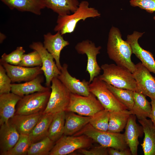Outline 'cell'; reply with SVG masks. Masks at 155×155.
I'll return each mask as SVG.
<instances>
[{
  "label": "cell",
  "instance_id": "6da1fadb",
  "mask_svg": "<svg viewBox=\"0 0 155 155\" xmlns=\"http://www.w3.org/2000/svg\"><path fill=\"white\" fill-rule=\"evenodd\" d=\"M107 51L109 58L117 65L133 72L135 64L131 60L133 53L131 46L126 40L123 39L119 29L113 26L109 32Z\"/></svg>",
  "mask_w": 155,
  "mask_h": 155
},
{
  "label": "cell",
  "instance_id": "7a4b0ae2",
  "mask_svg": "<svg viewBox=\"0 0 155 155\" xmlns=\"http://www.w3.org/2000/svg\"><path fill=\"white\" fill-rule=\"evenodd\" d=\"M101 68L103 73L98 77L101 80L117 88L138 92L133 74L127 69L114 64H104Z\"/></svg>",
  "mask_w": 155,
  "mask_h": 155
},
{
  "label": "cell",
  "instance_id": "3957f363",
  "mask_svg": "<svg viewBox=\"0 0 155 155\" xmlns=\"http://www.w3.org/2000/svg\"><path fill=\"white\" fill-rule=\"evenodd\" d=\"M100 15L97 9L89 7V3L87 1H82L72 14L58 15L57 24L54 30L55 32L59 31L62 35L71 33L75 31L77 24L80 20L84 21L88 18L100 17Z\"/></svg>",
  "mask_w": 155,
  "mask_h": 155
},
{
  "label": "cell",
  "instance_id": "277c9868",
  "mask_svg": "<svg viewBox=\"0 0 155 155\" xmlns=\"http://www.w3.org/2000/svg\"><path fill=\"white\" fill-rule=\"evenodd\" d=\"M82 135L105 147L112 148L120 150L129 148L125 141L124 134L100 131L94 128L89 123L73 135Z\"/></svg>",
  "mask_w": 155,
  "mask_h": 155
},
{
  "label": "cell",
  "instance_id": "5b68a950",
  "mask_svg": "<svg viewBox=\"0 0 155 155\" xmlns=\"http://www.w3.org/2000/svg\"><path fill=\"white\" fill-rule=\"evenodd\" d=\"M51 84L50 95L42 113L54 114L65 111L70 102L71 93L57 77L53 78Z\"/></svg>",
  "mask_w": 155,
  "mask_h": 155
},
{
  "label": "cell",
  "instance_id": "8992f818",
  "mask_svg": "<svg viewBox=\"0 0 155 155\" xmlns=\"http://www.w3.org/2000/svg\"><path fill=\"white\" fill-rule=\"evenodd\" d=\"M50 90L38 92L22 97L16 106L15 114L29 115L43 112L51 93Z\"/></svg>",
  "mask_w": 155,
  "mask_h": 155
},
{
  "label": "cell",
  "instance_id": "52a82bcc",
  "mask_svg": "<svg viewBox=\"0 0 155 155\" xmlns=\"http://www.w3.org/2000/svg\"><path fill=\"white\" fill-rule=\"evenodd\" d=\"M89 89L104 109L109 112L127 109L108 89L106 83L100 80L98 76L90 84Z\"/></svg>",
  "mask_w": 155,
  "mask_h": 155
},
{
  "label": "cell",
  "instance_id": "ba28073f",
  "mask_svg": "<svg viewBox=\"0 0 155 155\" xmlns=\"http://www.w3.org/2000/svg\"><path fill=\"white\" fill-rule=\"evenodd\" d=\"M104 109L99 101L91 93L88 96L71 93L70 102L65 112H71L82 116L91 117Z\"/></svg>",
  "mask_w": 155,
  "mask_h": 155
},
{
  "label": "cell",
  "instance_id": "9c48e42d",
  "mask_svg": "<svg viewBox=\"0 0 155 155\" xmlns=\"http://www.w3.org/2000/svg\"><path fill=\"white\" fill-rule=\"evenodd\" d=\"M92 140L84 135H63L55 142L49 155H66L80 149L88 148L91 146Z\"/></svg>",
  "mask_w": 155,
  "mask_h": 155
},
{
  "label": "cell",
  "instance_id": "30bf717a",
  "mask_svg": "<svg viewBox=\"0 0 155 155\" xmlns=\"http://www.w3.org/2000/svg\"><path fill=\"white\" fill-rule=\"evenodd\" d=\"M101 49L100 46H96L94 42L88 40L79 42L75 46V49L78 53L85 54L87 57L86 71L90 75V83L95 77L98 76L101 71V69L97 62L96 57L100 53V50Z\"/></svg>",
  "mask_w": 155,
  "mask_h": 155
},
{
  "label": "cell",
  "instance_id": "8fae6325",
  "mask_svg": "<svg viewBox=\"0 0 155 155\" xmlns=\"http://www.w3.org/2000/svg\"><path fill=\"white\" fill-rule=\"evenodd\" d=\"M30 48L37 51L40 54L42 59L41 69L46 79L45 85L50 87L53 78L57 77L61 71L54 61L53 56L44 47L43 44L40 42H34L29 45Z\"/></svg>",
  "mask_w": 155,
  "mask_h": 155
},
{
  "label": "cell",
  "instance_id": "7c38bea8",
  "mask_svg": "<svg viewBox=\"0 0 155 155\" xmlns=\"http://www.w3.org/2000/svg\"><path fill=\"white\" fill-rule=\"evenodd\" d=\"M141 62L135 64L132 73L137 87L138 92L145 96L155 99V78Z\"/></svg>",
  "mask_w": 155,
  "mask_h": 155
},
{
  "label": "cell",
  "instance_id": "4fadbf2b",
  "mask_svg": "<svg viewBox=\"0 0 155 155\" xmlns=\"http://www.w3.org/2000/svg\"><path fill=\"white\" fill-rule=\"evenodd\" d=\"M0 62L13 83L28 81L43 73L41 66L27 67Z\"/></svg>",
  "mask_w": 155,
  "mask_h": 155
},
{
  "label": "cell",
  "instance_id": "5bb4252c",
  "mask_svg": "<svg viewBox=\"0 0 155 155\" xmlns=\"http://www.w3.org/2000/svg\"><path fill=\"white\" fill-rule=\"evenodd\" d=\"M144 33L134 31L132 34L127 36L126 40L130 45L132 53L150 72L155 74V61L153 55L150 51L143 49L138 42V39Z\"/></svg>",
  "mask_w": 155,
  "mask_h": 155
},
{
  "label": "cell",
  "instance_id": "9a60e30c",
  "mask_svg": "<svg viewBox=\"0 0 155 155\" xmlns=\"http://www.w3.org/2000/svg\"><path fill=\"white\" fill-rule=\"evenodd\" d=\"M68 65L64 63L60 70L61 73L57 78L72 93L88 96L90 92L89 82L85 80H80L72 77L69 72Z\"/></svg>",
  "mask_w": 155,
  "mask_h": 155
},
{
  "label": "cell",
  "instance_id": "2e32d148",
  "mask_svg": "<svg viewBox=\"0 0 155 155\" xmlns=\"http://www.w3.org/2000/svg\"><path fill=\"white\" fill-rule=\"evenodd\" d=\"M62 36L59 31L55 34L49 32L44 35V46L53 56L60 71L62 67L60 61L61 52L64 47L69 44V41L64 40Z\"/></svg>",
  "mask_w": 155,
  "mask_h": 155
},
{
  "label": "cell",
  "instance_id": "e0dca14e",
  "mask_svg": "<svg viewBox=\"0 0 155 155\" xmlns=\"http://www.w3.org/2000/svg\"><path fill=\"white\" fill-rule=\"evenodd\" d=\"M136 117L135 115H131L125 127L124 133L125 141L132 155L137 154L138 147L139 144L138 138L142 136L144 133L142 126H140L136 123Z\"/></svg>",
  "mask_w": 155,
  "mask_h": 155
},
{
  "label": "cell",
  "instance_id": "ac0fdd59",
  "mask_svg": "<svg viewBox=\"0 0 155 155\" xmlns=\"http://www.w3.org/2000/svg\"><path fill=\"white\" fill-rule=\"evenodd\" d=\"M20 134L15 127L9 122L0 125V151L1 155H5L18 141Z\"/></svg>",
  "mask_w": 155,
  "mask_h": 155
},
{
  "label": "cell",
  "instance_id": "d6986e66",
  "mask_svg": "<svg viewBox=\"0 0 155 155\" xmlns=\"http://www.w3.org/2000/svg\"><path fill=\"white\" fill-rule=\"evenodd\" d=\"M42 112L29 115L15 114L9 120L20 134L29 135L42 115Z\"/></svg>",
  "mask_w": 155,
  "mask_h": 155
},
{
  "label": "cell",
  "instance_id": "ffe728a7",
  "mask_svg": "<svg viewBox=\"0 0 155 155\" xmlns=\"http://www.w3.org/2000/svg\"><path fill=\"white\" fill-rule=\"evenodd\" d=\"M21 97L12 92L0 94V125L8 122L15 115L16 106Z\"/></svg>",
  "mask_w": 155,
  "mask_h": 155
},
{
  "label": "cell",
  "instance_id": "44dd1931",
  "mask_svg": "<svg viewBox=\"0 0 155 155\" xmlns=\"http://www.w3.org/2000/svg\"><path fill=\"white\" fill-rule=\"evenodd\" d=\"M43 77L39 75L34 79L21 83L11 84V92L20 97L38 92L50 90V88L42 85Z\"/></svg>",
  "mask_w": 155,
  "mask_h": 155
},
{
  "label": "cell",
  "instance_id": "7402d4cb",
  "mask_svg": "<svg viewBox=\"0 0 155 155\" xmlns=\"http://www.w3.org/2000/svg\"><path fill=\"white\" fill-rule=\"evenodd\" d=\"M11 10L16 9L21 12H29L37 15L45 8L42 0H1Z\"/></svg>",
  "mask_w": 155,
  "mask_h": 155
},
{
  "label": "cell",
  "instance_id": "603a6c76",
  "mask_svg": "<svg viewBox=\"0 0 155 155\" xmlns=\"http://www.w3.org/2000/svg\"><path fill=\"white\" fill-rule=\"evenodd\" d=\"M142 126L144 137L141 144L144 155H155V125L150 119L139 120Z\"/></svg>",
  "mask_w": 155,
  "mask_h": 155
},
{
  "label": "cell",
  "instance_id": "cb8c5ba5",
  "mask_svg": "<svg viewBox=\"0 0 155 155\" xmlns=\"http://www.w3.org/2000/svg\"><path fill=\"white\" fill-rule=\"evenodd\" d=\"M64 135H72L89 123L90 117L77 115L71 112H65Z\"/></svg>",
  "mask_w": 155,
  "mask_h": 155
},
{
  "label": "cell",
  "instance_id": "d4e9b609",
  "mask_svg": "<svg viewBox=\"0 0 155 155\" xmlns=\"http://www.w3.org/2000/svg\"><path fill=\"white\" fill-rule=\"evenodd\" d=\"M46 7L50 9L60 16L73 13L78 8V0H42Z\"/></svg>",
  "mask_w": 155,
  "mask_h": 155
},
{
  "label": "cell",
  "instance_id": "484cf974",
  "mask_svg": "<svg viewBox=\"0 0 155 155\" xmlns=\"http://www.w3.org/2000/svg\"><path fill=\"white\" fill-rule=\"evenodd\" d=\"M54 114L43 113L40 119L28 135L32 143L40 141L48 136V131Z\"/></svg>",
  "mask_w": 155,
  "mask_h": 155
},
{
  "label": "cell",
  "instance_id": "4316f807",
  "mask_svg": "<svg viewBox=\"0 0 155 155\" xmlns=\"http://www.w3.org/2000/svg\"><path fill=\"white\" fill-rule=\"evenodd\" d=\"M146 97L141 93L134 91V103L131 110L132 114L135 115L138 120L147 117L150 118L152 107L150 102L146 98Z\"/></svg>",
  "mask_w": 155,
  "mask_h": 155
},
{
  "label": "cell",
  "instance_id": "83f0119b",
  "mask_svg": "<svg viewBox=\"0 0 155 155\" xmlns=\"http://www.w3.org/2000/svg\"><path fill=\"white\" fill-rule=\"evenodd\" d=\"M132 114L127 109L109 112L108 131L120 133L125 128L129 118Z\"/></svg>",
  "mask_w": 155,
  "mask_h": 155
},
{
  "label": "cell",
  "instance_id": "f1b7e54d",
  "mask_svg": "<svg viewBox=\"0 0 155 155\" xmlns=\"http://www.w3.org/2000/svg\"><path fill=\"white\" fill-rule=\"evenodd\" d=\"M65 112L61 111L54 114L49 127L48 137L55 142L64 134Z\"/></svg>",
  "mask_w": 155,
  "mask_h": 155
},
{
  "label": "cell",
  "instance_id": "f546056e",
  "mask_svg": "<svg viewBox=\"0 0 155 155\" xmlns=\"http://www.w3.org/2000/svg\"><path fill=\"white\" fill-rule=\"evenodd\" d=\"M107 87L113 93L116 98L123 104L127 110H130L132 108L134 103V91L126 89H121L115 87L106 83Z\"/></svg>",
  "mask_w": 155,
  "mask_h": 155
},
{
  "label": "cell",
  "instance_id": "4dcf8cb0",
  "mask_svg": "<svg viewBox=\"0 0 155 155\" xmlns=\"http://www.w3.org/2000/svg\"><path fill=\"white\" fill-rule=\"evenodd\" d=\"M55 142L48 136L36 142L32 143L28 155H48Z\"/></svg>",
  "mask_w": 155,
  "mask_h": 155
},
{
  "label": "cell",
  "instance_id": "1f68e13d",
  "mask_svg": "<svg viewBox=\"0 0 155 155\" xmlns=\"http://www.w3.org/2000/svg\"><path fill=\"white\" fill-rule=\"evenodd\" d=\"M109 119V112L104 109L91 116L89 123L97 130L107 131Z\"/></svg>",
  "mask_w": 155,
  "mask_h": 155
},
{
  "label": "cell",
  "instance_id": "d6a6232c",
  "mask_svg": "<svg viewBox=\"0 0 155 155\" xmlns=\"http://www.w3.org/2000/svg\"><path fill=\"white\" fill-rule=\"evenodd\" d=\"M28 135L20 134L19 139L14 146L5 155H26L32 144Z\"/></svg>",
  "mask_w": 155,
  "mask_h": 155
},
{
  "label": "cell",
  "instance_id": "836d02e7",
  "mask_svg": "<svg viewBox=\"0 0 155 155\" xmlns=\"http://www.w3.org/2000/svg\"><path fill=\"white\" fill-rule=\"evenodd\" d=\"M25 51L23 47H17L16 49L8 54L3 53L1 56L0 62L18 65L21 62Z\"/></svg>",
  "mask_w": 155,
  "mask_h": 155
},
{
  "label": "cell",
  "instance_id": "e575fe53",
  "mask_svg": "<svg viewBox=\"0 0 155 155\" xmlns=\"http://www.w3.org/2000/svg\"><path fill=\"white\" fill-rule=\"evenodd\" d=\"M42 62L40 56L36 51L24 54L22 60L18 65L27 67L41 66Z\"/></svg>",
  "mask_w": 155,
  "mask_h": 155
},
{
  "label": "cell",
  "instance_id": "d590c367",
  "mask_svg": "<svg viewBox=\"0 0 155 155\" xmlns=\"http://www.w3.org/2000/svg\"><path fill=\"white\" fill-rule=\"evenodd\" d=\"M11 80L3 66L0 64V94L7 93L11 91Z\"/></svg>",
  "mask_w": 155,
  "mask_h": 155
},
{
  "label": "cell",
  "instance_id": "8d00e7d4",
  "mask_svg": "<svg viewBox=\"0 0 155 155\" xmlns=\"http://www.w3.org/2000/svg\"><path fill=\"white\" fill-rule=\"evenodd\" d=\"M130 3L131 6L138 7L148 13L155 12V0H131ZM153 19L155 20V16Z\"/></svg>",
  "mask_w": 155,
  "mask_h": 155
},
{
  "label": "cell",
  "instance_id": "74e56055",
  "mask_svg": "<svg viewBox=\"0 0 155 155\" xmlns=\"http://www.w3.org/2000/svg\"><path fill=\"white\" fill-rule=\"evenodd\" d=\"M79 153L84 155H108V148L101 146L94 147L88 150L81 148L78 150Z\"/></svg>",
  "mask_w": 155,
  "mask_h": 155
},
{
  "label": "cell",
  "instance_id": "f35d334b",
  "mask_svg": "<svg viewBox=\"0 0 155 155\" xmlns=\"http://www.w3.org/2000/svg\"><path fill=\"white\" fill-rule=\"evenodd\" d=\"M108 155H131V151L128 148L124 150H120L112 148H108Z\"/></svg>",
  "mask_w": 155,
  "mask_h": 155
},
{
  "label": "cell",
  "instance_id": "ab89813d",
  "mask_svg": "<svg viewBox=\"0 0 155 155\" xmlns=\"http://www.w3.org/2000/svg\"><path fill=\"white\" fill-rule=\"evenodd\" d=\"M151 100L152 110L150 118L155 125V99H151Z\"/></svg>",
  "mask_w": 155,
  "mask_h": 155
},
{
  "label": "cell",
  "instance_id": "60d3db41",
  "mask_svg": "<svg viewBox=\"0 0 155 155\" xmlns=\"http://www.w3.org/2000/svg\"><path fill=\"white\" fill-rule=\"evenodd\" d=\"M0 42L1 43L6 38V37L4 34L1 33H0Z\"/></svg>",
  "mask_w": 155,
  "mask_h": 155
}]
</instances>
